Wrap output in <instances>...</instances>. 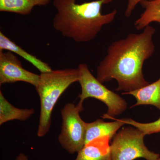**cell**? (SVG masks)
Segmentation results:
<instances>
[{
    "label": "cell",
    "instance_id": "1",
    "mask_svg": "<svg viewBox=\"0 0 160 160\" xmlns=\"http://www.w3.org/2000/svg\"><path fill=\"white\" fill-rule=\"evenodd\" d=\"M155 32V28L149 25L141 33H129L124 38L112 42L97 68V78L102 83L116 80V90L123 92L149 85L143 74V66L154 53Z\"/></svg>",
    "mask_w": 160,
    "mask_h": 160
},
{
    "label": "cell",
    "instance_id": "2",
    "mask_svg": "<svg viewBox=\"0 0 160 160\" xmlns=\"http://www.w3.org/2000/svg\"><path fill=\"white\" fill-rule=\"evenodd\" d=\"M78 0H53L57 9L53 28L65 37L77 42H87L94 39L103 27L113 22L117 9L107 14L101 10L104 5L114 0H96L78 4Z\"/></svg>",
    "mask_w": 160,
    "mask_h": 160
},
{
    "label": "cell",
    "instance_id": "3",
    "mask_svg": "<svg viewBox=\"0 0 160 160\" xmlns=\"http://www.w3.org/2000/svg\"><path fill=\"white\" fill-rule=\"evenodd\" d=\"M79 79L78 68L52 70L40 74L38 83L35 87L39 96L41 108L38 137H43L49 132L52 113L58 100L69 86Z\"/></svg>",
    "mask_w": 160,
    "mask_h": 160
},
{
    "label": "cell",
    "instance_id": "4",
    "mask_svg": "<svg viewBox=\"0 0 160 160\" xmlns=\"http://www.w3.org/2000/svg\"><path fill=\"white\" fill-rule=\"evenodd\" d=\"M79 83L82 92L79 95L78 104L83 103L88 98H94L104 103L108 108L107 115L114 118L122 114L128 108L126 100L119 95L106 88L90 71L88 65L85 63L79 64Z\"/></svg>",
    "mask_w": 160,
    "mask_h": 160
},
{
    "label": "cell",
    "instance_id": "5",
    "mask_svg": "<svg viewBox=\"0 0 160 160\" xmlns=\"http://www.w3.org/2000/svg\"><path fill=\"white\" fill-rule=\"evenodd\" d=\"M145 136L134 126L123 128L118 132L110 144L112 160H134L139 158L157 159L160 155L147 148L144 143Z\"/></svg>",
    "mask_w": 160,
    "mask_h": 160
},
{
    "label": "cell",
    "instance_id": "6",
    "mask_svg": "<svg viewBox=\"0 0 160 160\" xmlns=\"http://www.w3.org/2000/svg\"><path fill=\"white\" fill-rule=\"evenodd\" d=\"M83 106L78 103L66 104L61 110L62 126L58 141L70 154L78 152L86 144V124L80 117Z\"/></svg>",
    "mask_w": 160,
    "mask_h": 160
},
{
    "label": "cell",
    "instance_id": "7",
    "mask_svg": "<svg viewBox=\"0 0 160 160\" xmlns=\"http://www.w3.org/2000/svg\"><path fill=\"white\" fill-rule=\"evenodd\" d=\"M40 75L26 70L11 51H0V85L22 82L37 86Z\"/></svg>",
    "mask_w": 160,
    "mask_h": 160
},
{
    "label": "cell",
    "instance_id": "8",
    "mask_svg": "<svg viewBox=\"0 0 160 160\" xmlns=\"http://www.w3.org/2000/svg\"><path fill=\"white\" fill-rule=\"evenodd\" d=\"M102 118L113 120V122H106L101 119H98L92 122L87 123L86 144L92 140L105 137H108L111 139L119 129L126 125L119 119L109 117L106 114H103Z\"/></svg>",
    "mask_w": 160,
    "mask_h": 160
},
{
    "label": "cell",
    "instance_id": "9",
    "mask_svg": "<svg viewBox=\"0 0 160 160\" xmlns=\"http://www.w3.org/2000/svg\"><path fill=\"white\" fill-rule=\"evenodd\" d=\"M110 140V138L105 137L85 144L75 160H112Z\"/></svg>",
    "mask_w": 160,
    "mask_h": 160
},
{
    "label": "cell",
    "instance_id": "10",
    "mask_svg": "<svg viewBox=\"0 0 160 160\" xmlns=\"http://www.w3.org/2000/svg\"><path fill=\"white\" fill-rule=\"evenodd\" d=\"M122 94L131 95L134 97L137 102L132 107L141 105H151L160 111V77L154 82L142 88Z\"/></svg>",
    "mask_w": 160,
    "mask_h": 160
},
{
    "label": "cell",
    "instance_id": "11",
    "mask_svg": "<svg viewBox=\"0 0 160 160\" xmlns=\"http://www.w3.org/2000/svg\"><path fill=\"white\" fill-rule=\"evenodd\" d=\"M4 50L11 51L20 56L21 57L32 64L41 72V73L50 72L52 70L49 64L26 52L20 46H18L15 43L11 41L9 38H7L1 31L0 51H3Z\"/></svg>",
    "mask_w": 160,
    "mask_h": 160
},
{
    "label": "cell",
    "instance_id": "12",
    "mask_svg": "<svg viewBox=\"0 0 160 160\" xmlns=\"http://www.w3.org/2000/svg\"><path fill=\"white\" fill-rule=\"evenodd\" d=\"M35 113L33 109H19L15 107L7 101L0 91V125L12 121L24 122L29 118Z\"/></svg>",
    "mask_w": 160,
    "mask_h": 160
},
{
    "label": "cell",
    "instance_id": "13",
    "mask_svg": "<svg viewBox=\"0 0 160 160\" xmlns=\"http://www.w3.org/2000/svg\"><path fill=\"white\" fill-rule=\"evenodd\" d=\"M140 4L144 10L134 22L135 28L138 30L144 29L160 19V0L144 1Z\"/></svg>",
    "mask_w": 160,
    "mask_h": 160
},
{
    "label": "cell",
    "instance_id": "14",
    "mask_svg": "<svg viewBox=\"0 0 160 160\" xmlns=\"http://www.w3.org/2000/svg\"><path fill=\"white\" fill-rule=\"evenodd\" d=\"M35 7L31 0H0V11L27 15Z\"/></svg>",
    "mask_w": 160,
    "mask_h": 160
},
{
    "label": "cell",
    "instance_id": "15",
    "mask_svg": "<svg viewBox=\"0 0 160 160\" xmlns=\"http://www.w3.org/2000/svg\"><path fill=\"white\" fill-rule=\"evenodd\" d=\"M119 120L126 125H131L139 129L145 135L160 132V118L154 122L146 123L139 122L129 118H124Z\"/></svg>",
    "mask_w": 160,
    "mask_h": 160
},
{
    "label": "cell",
    "instance_id": "16",
    "mask_svg": "<svg viewBox=\"0 0 160 160\" xmlns=\"http://www.w3.org/2000/svg\"><path fill=\"white\" fill-rule=\"evenodd\" d=\"M144 1H153V0H128L125 12L126 17L127 18L130 17L138 4H140V3Z\"/></svg>",
    "mask_w": 160,
    "mask_h": 160
},
{
    "label": "cell",
    "instance_id": "17",
    "mask_svg": "<svg viewBox=\"0 0 160 160\" xmlns=\"http://www.w3.org/2000/svg\"><path fill=\"white\" fill-rule=\"evenodd\" d=\"M51 0H31L35 6H46L49 4Z\"/></svg>",
    "mask_w": 160,
    "mask_h": 160
},
{
    "label": "cell",
    "instance_id": "18",
    "mask_svg": "<svg viewBox=\"0 0 160 160\" xmlns=\"http://www.w3.org/2000/svg\"><path fill=\"white\" fill-rule=\"evenodd\" d=\"M15 160H29L28 157L23 153H19L16 158Z\"/></svg>",
    "mask_w": 160,
    "mask_h": 160
},
{
    "label": "cell",
    "instance_id": "19",
    "mask_svg": "<svg viewBox=\"0 0 160 160\" xmlns=\"http://www.w3.org/2000/svg\"><path fill=\"white\" fill-rule=\"evenodd\" d=\"M157 22L159 23V24H160V19L159 20H158V22Z\"/></svg>",
    "mask_w": 160,
    "mask_h": 160
},
{
    "label": "cell",
    "instance_id": "20",
    "mask_svg": "<svg viewBox=\"0 0 160 160\" xmlns=\"http://www.w3.org/2000/svg\"><path fill=\"white\" fill-rule=\"evenodd\" d=\"M156 160H160V156L157 159H156Z\"/></svg>",
    "mask_w": 160,
    "mask_h": 160
}]
</instances>
